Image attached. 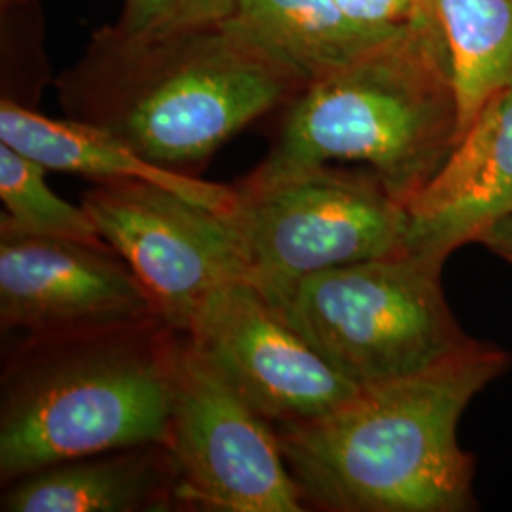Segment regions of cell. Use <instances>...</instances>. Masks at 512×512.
Wrapping results in <instances>:
<instances>
[{"label": "cell", "instance_id": "obj_1", "mask_svg": "<svg viewBox=\"0 0 512 512\" xmlns=\"http://www.w3.org/2000/svg\"><path fill=\"white\" fill-rule=\"evenodd\" d=\"M511 355L473 340L423 372L361 387L323 416L275 433L306 509L329 512H467L475 459L458 425Z\"/></svg>", "mask_w": 512, "mask_h": 512}, {"label": "cell", "instance_id": "obj_2", "mask_svg": "<svg viewBox=\"0 0 512 512\" xmlns=\"http://www.w3.org/2000/svg\"><path fill=\"white\" fill-rule=\"evenodd\" d=\"M304 80L260 50L230 19L156 42L97 35L59 82L67 118L120 139L184 175L260 116L287 107Z\"/></svg>", "mask_w": 512, "mask_h": 512}, {"label": "cell", "instance_id": "obj_3", "mask_svg": "<svg viewBox=\"0 0 512 512\" xmlns=\"http://www.w3.org/2000/svg\"><path fill=\"white\" fill-rule=\"evenodd\" d=\"M183 342L164 319L21 336L0 374V484L65 459L165 444Z\"/></svg>", "mask_w": 512, "mask_h": 512}, {"label": "cell", "instance_id": "obj_4", "mask_svg": "<svg viewBox=\"0 0 512 512\" xmlns=\"http://www.w3.org/2000/svg\"><path fill=\"white\" fill-rule=\"evenodd\" d=\"M456 141V101L439 29L412 23L374 52L306 84L285 107L268 156L238 184L359 165L408 205Z\"/></svg>", "mask_w": 512, "mask_h": 512}, {"label": "cell", "instance_id": "obj_5", "mask_svg": "<svg viewBox=\"0 0 512 512\" xmlns=\"http://www.w3.org/2000/svg\"><path fill=\"white\" fill-rule=\"evenodd\" d=\"M442 266L404 251L308 275L268 300L349 382L370 387L423 372L473 342L446 302Z\"/></svg>", "mask_w": 512, "mask_h": 512}, {"label": "cell", "instance_id": "obj_6", "mask_svg": "<svg viewBox=\"0 0 512 512\" xmlns=\"http://www.w3.org/2000/svg\"><path fill=\"white\" fill-rule=\"evenodd\" d=\"M236 186L224 217L249 281L277 298L308 275L408 251L410 215L366 169L325 165L260 186Z\"/></svg>", "mask_w": 512, "mask_h": 512}, {"label": "cell", "instance_id": "obj_7", "mask_svg": "<svg viewBox=\"0 0 512 512\" xmlns=\"http://www.w3.org/2000/svg\"><path fill=\"white\" fill-rule=\"evenodd\" d=\"M101 238L126 260L160 317L188 334L211 296L249 279L238 236L222 213L164 186L112 179L82 194Z\"/></svg>", "mask_w": 512, "mask_h": 512}, {"label": "cell", "instance_id": "obj_8", "mask_svg": "<svg viewBox=\"0 0 512 512\" xmlns=\"http://www.w3.org/2000/svg\"><path fill=\"white\" fill-rule=\"evenodd\" d=\"M181 511H308L262 418L192 351L184 336L169 437Z\"/></svg>", "mask_w": 512, "mask_h": 512}, {"label": "cell", "instance_id": "obj_9", "mask_svg": "<svg viewBox=\"0 0 512 512\" xmlns=\"http://www.w3.org/2000/svg\"><path fill=\"white\" fill-rule=\"evenodd\" d=\"M241 401L277 423L310 420L349 401V382L249 279L224 285L184 334Z\"/></svg>", "mask_w": 512, "mask_h": 512}, {"label": "cell", "instance_id": "obj_10", "mask_svg": "<svg viewBox=\"0 0 512 512\" xmlns=\"http://www.w3.org/2000/svg\"><path fill=\"white\" fill-rule=\"evenodd\" d=\"M162 319L112 249L0 224V329L44 336Z\"/></svg>", "mask_w": 512, "mask_h": 512}, {"label": "cell", "instance_id": "obj_11", "mask_svg": "<svg viewBox=\"0 0 512 512\" xmlns=\"http://www.w3.org/2000/svg\"><path fill=\"white\" fill-rule=\"evenodd\" d=\"M406 209L408 251L442 262L512 215V80L482 107Z\"/></svg>", "mask_w": 512, "mask_h": 512}, {"label": "cell", "instance_id": "obj_12", "mask_svg": "<svg viewBox=\"0 0 512 512\" xmlns=\"http://www.w3.org/2000/svg\"><path fill=\"white\" fill-rule=\"evenodd\" d=\"M164 442L65 459L2 486V512L181 511Z\"/></svg>", "mask_w": 512, "mask_h": 512}, {"label": "cell", "instance_id": "obj_13", "mask_svg": "<svg viewBox=\"0 0 512 512\" xmlns=\"http://www.w3.org/2000/svg\"><path fill=\"white\" fill-rule=\"evenodd\" d=\"M0 141L37 160L50 171L97 181L133 179L164 186L215 213H230L236 186L209 183L152 164L103 129L73 118L54 120L8 97L0 101Z\"/></svg>", "mask_w": 512, "mask_h": 512}, {"label": "cell", "instance_id": "obj_14", "mask_svg": "<svg viewBox=\"0 0 512 512\" xmlns=\"http://www.w3.org/2000/svg\"><path fill=\"white\" fill-rule=\"evenodd\" d=\"M232 21L304 84L374 52L412 25L363 27L351 21L336 0H239Z\"/></svg>", "mask_w": 512, "mask_h": 512}, {"label": "cell", "instance_id": "obj_15", "mask_svg": "<svg viewBox=\"0 0 512 512\" xmlns=\"http://www.w3.org/2000/svg\"><path fill=\"white\" fill-rule=\"evenodd\" d=\"M431 2L456 101L459 141L482 107L512 80V0Z\"/></svg>", "mask_w": 512, "mask_h": 512}, {"label": "cell", "instance_id": "obj_16", "mask_svg": "<svg viewBox=\"0 0 512 512\" xmlns=\"http://www.w3.org/2000/svg\"><path fill=\"white\" fill-rule=\"evenodd\" d=\"M50 169L0 141V200L4 213L0 224L27 234L74 239L112 249L101 238L84 205L59 198L46 183Z\"/></svg>", "mask_w": 512, "mask_h": 512}, {"label": "cell", "instance_id": "obj_17", "mask_svg": "<svg viewBox=\"0 0 512 512\" xmlns=\"http://www.w3.org/2000/svg\"><path fill=\"white\" fill-rule=\"evenodd\" d=\"M239 0H124L118 23L103 31L116 42H156L222 25L236 16Z\"/></svg>", "mask_w": 512, "mask_h": 512}, {"label": "cell", "instance_id": "obj_18", "mask_svg": "<svg viewBox=\"0 0 512 512\" xmlns=\"http://www.w3.org/2000/svg\"><path fill=\"white\" fill-rule=\"evenodd\" d=\"M351 21L370 29H395L423 23L418 0H336ZM435 29V27H433Z\"/></svg>", "mask_w": 512, "mask_h": 512}, {"label": "cell", "instance_id": "obj_19", "mask_svg": "<svg viewBox=\"0 0 512 512\" xmlns=\"http://www.w3.org/2000/svg\"><path fill=\"white\" fill-rule=\"evenodd\" d=\"M478 243H482L492 253L505 258L509 264H512V215H507V217H503V219L492 224L480 236Z\"/></svg>", "mask_w": 512, "mask_h": 512}, {"label": "cell", "instance_id": "obj_20", "mask_svg": "<svg viewBox=\"0 0 512 512\" xmlns=\"http://www.w3.org/2000/svg\"><path fill=\"white\" fill-rule=\"evenodd\" d=\"M418 2H420V12L423 23L429 25V27L439 29V27H437V21H435V14H433V2H431V0H418Z\"/></svg>", "mask_w": 512, "mask_h": 512}]
</instances>
